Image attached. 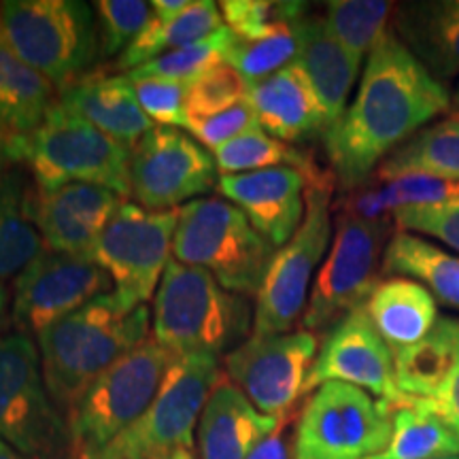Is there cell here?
Listing matches in <instances>:
<instances>
[{"mask_svg":"<svg viewBox=\"0 0 459 459\" xmlns=\"http://www.w3.org/2000/svg\"><path fill=\"white\" fill-rule=\"evenodd\" d=\"M449 107L445 85L389 30L366 60L353 102L324 134L334 181L347 192L366 186L395 149Z\"/></svg>","mask_w":459,"mask_h":459,"instance_id":"1","label":"cell"},{"mask_svg":"<svg viewBox=\"0 0 459 459\" xmlns=\"http://www.w3.org/2000/svg\"><path fill=\"white\" fill-rule=\"evenodd\" d=\"M147 304L128 308L115 291L99 296L37 336L48 392L68 419L79 398L115 361L149 338Z\"/></svg>","mask_w":459,"mask_h":459,"instance_id":"2","label":"cell"},{"mask_svg":"<svg viewBox=\"0 0 459 459\" xmlns=\"http://www.w3.org/2000/svg\"><path fill=\"white\" fill-rule=\"evenodd\" d=\"M254 317L251 298L223 290L203 268L172 257L153 296L152 334L179 358H220L254 334Z\"/></svg>","mask_w":459,"mask_h":459,"instance_id":"3","label":"cell"},{"mask_svg":"<svg viewBox=\"0 0 459 459\" xmlns=\"http://www.w3.org/2000/svg\"><path fill=\"white\" fill-rule=\"evenodd\" d=\"M0 37L57 94L88 77L100 56L96 11L82 0H3Z\"/></svg>","mask_w":459,"mask_h":459,"instance_id":"4","label":"cell"},{"mask_svg":"<svg viewBox=\"0 0 459 459\" xmlns=\"http://www.w3.org/2000/svg\"><path fill=\"white\" fill-rule=\"evenodd\" d=\"M274 254L277 247L226 198L204 196L179 209L172 257L203 268L223 290L255 298Z\"/></svg>","mask_w":459,"mask_h":459,"instance_id":"5","label":"cell"},{"mask_svg":"<svg viewBox=\"0 0 459 459\" xmlns=\"http://www.w3.org/2000/svg\"><path fill=\"white\" fill-rule=\"evenodd\" d=\"M177 359L179 355L152 336L102 372L66 419L71 459L96 457L139 421Z\"/></svg>","mask_w":459,"mask_h":459,"instance_id":"6","label":"cell"},{"mask_svg":"<svg viewBox=\"0 0 459 459\" xmlns=\"http://www.w3.org/2000/svg\"><path fill=\"white\" fill-rule=\"evenodd\" d=\"M334 183L332 172H324L307 186L302 223L294 237L277 249L255 296V336L285 334L302 319L313 281L332 243Z\"/></svg>","mask_w":459,"mask_h":459,"instance_id":"7","label":"cell"},{"mask_svg":"<svg viewBox=\"0 0 459 459\" xmlns=\"http://www.w3.org/2000/svg\"><path fill=\"white\" fill-rule=\"evenodd\" d=\"M0 440L28 459H71L66 419L56 409L30 336H0Z\"/></svg>","mask_w":459,"mask_h":459,"instance_id":"8","label":"cell"},{"mask_svg":"<svg viewBox=\"0 0 459 459\" xmlns=\"http://www.w3.org/2000/svg\"><path fill=\"white\" fill-rule=\"evenodd\" d=\"M220 377L217 355H183L172 364L145 415L91 459H166L192 451L198 419Z\"/></svg>","mask_w":459,"mask_h":459,"instance_id":"9","label":"cell"},{"mask_svg":"<svg viewBox=\"0 0 459 459\" xmlns=\"http://www.w3.org/2000/svg\"><path fill=\"white\" fill-rule=\"evenodd\" d=\"M132 149L60 105L28 136L26 166L34 186L60 187L91 183L130 196Z\"/></svg>","mask_w":459,"mask_h":459,"instance_id":"10","label":"cell"},{"mask_svg":"<svg viewBox=\"0 0 459 459\" xmlns=\"http://www.w3.org/2000/svg\"><path fill=\"white\" fill-rule=\"evenodd\" d=\"M389 221H366L341 211L328 254L313 281L300 319L304 332L332 330L364 307L378 285V266L389 243Z\"/></svg>","mask_w":459,"mask_h":459,"instance_id":"11","label":"cell"},{"mask_svg":"<svg viewBox=\"0 0 459 459\" xmlns=\"http://www.w3.org/2000/svg\"><path fill=\"white\" fill-rule=\"evenodd\" d=\"M389 434V402L359 387L325 383L304 404L291 459H372L385 449Z\"/></svg>","mask_w":459,"mask_h":459,"instance_id":"12","label":"cell"},{"mask_svg":"<svg viewBox=\"0 0 459 459\" xmlns=\"http://www.w3.org/2000/svg\"><path fill=\"white\" fill-rule=\"evenodd\" d=\"M179 209L147 211L124 203L102 230L91 260L113 281V291L128 308H139L156 296L172 260Z\"/></svg>","mask_w":459,"mask_h":459,"instance_id":"13","label":"cell"},{"mask_svg":"<svg viewBox=\"0 0 459 459\" xmlns=\"http://www.w3.org/2000/svg\"><path fill=\"white\" fill-rule=\"evenodd\" d=\"M220 186L215 158L183 130L156 126L130 156V196L147 211H175Z\"/></svg>","mask_w":459,"mask_h":459,"instance_id":"14","label":"cell"},{"mask_svg":"<svg viewBox=\"0 0 459 459\" xmlns=\"http://www.w3.org/2000/svg\"><path fill=\"white\" fill-rule=\"evenodd\" d=\"M108 291L113 281L91 257L57 254L45 247L15 277L11 325L17 334L39 336Z\"/></svg>","mask_w":459,"mask_h":459,"instance_id":"15","label":"cell"},{"mask_svg":"<svg viewBox=\"0 0 459 459\" xmlns=\"http://www.w3.org/2000/svg\"><path fill=\"white\" fill-rule=\"evenodd\" d=\"M317 351V336L311 332L251 334L223 355V370L262 415L285 419L304 394Z\"/></svg>","mask_w":459,"mask_h":459,"instance_id":"16","label":"cell"},{"mask_svg":"<svg viewBox=\"0 0 459 459\" xmlns=\"http://www.w3.org/2000/svg\"><path fill=\"white\" fill-rule=\"evenodd\" d=\"M325 383L359 387L385 402L406 395L395 381L394 351L377 332L366 304L342 317L328 332L307 377L304 394Z\"/></svg>","mask_w":459,"mask_h":459,"instance_id":"17","label":"cell"},{"mask_svg":"<svg viewBox=\"0 0 459 459\" xmlns=\"http://www.w3.org/2000/svg\"><path fill=\"white\" fill-rule=\"evenodd\" d=\"M124 203L117 192L91 183L34 186L30 215L48 249L91 257L102 230Z\"/></svg>","mask_w":459,"mask_h":459,"instance_id":"18","label":"cell"},{"mask_svg":"<svg viewBox=\"0 0 459 459\" xmlns=\"http://www.w3.org/2000/svg\"><path fill=\"white\" fill-rule=\"evenodd\" d=\"M307 186L304 172L277 166L243 175H221L217 192L238 206L262 237L274 247H283L302 223Z\"/></svg>","mask_w":459,"mask_h":459,"instance_id":"19","label":"cell"},{"mask_svg":"<svg viewBox=\"0 0 459 459\" xmlns=\"http://www.w3.org/2000/svg\"><path fill=\"white\" fill-rule=\"evenodd\" d=\"M285 419L262 415L221 372L198 419L200 459H247Z\"/></svg>","mask_w":459,"mask_h":459,"instance_id":"20","label":"cell"},{"mask_svg":"<svg viewBox=\"0 0 459 459\" xmlns=\"http://www.w3.org/2000/svg\"><path fill=\"white\" fill-rule=\"evenodd\" d=\"M247 100L254 107L260 128L290 145L325 134L330 128L324 105L296 62L262 82L249 83Z\"/></svg>","mask_w":459,"mask_h":459,"instance_id":"21","label":"cell"},{"mask_svg":"<svg viewBox=\"0 0 459 459\" xmlns=\"http://www.w3.org/2000/svg\"><path fill=\"white\" fill-rule=\"evenodd\" d=\"M57 105L128 149H134L147 132L156 128L141 108L134 85L126 74H88L79 83L60 91Z\"/></svg>","mask_w":459,"mask_h":459,"instance_id":"22","label":"cell"},{"mask_svg":"<svg viewBox=\"0 0 459 459\" xmlns=\"http://www.w3.org/2000/svg\"><path fill=\"white\" fill-rule=\"evenodd\" d=\"M294 30L298 39L296 65L307 74L332 126L347 108L361 62L338 43L325 17L304 13Z\"/></svg>","mask_w":459,"mask_h":459,"instance_id":"23","label":"cell"},{"mask_svg":"<svg viewBox=\"0 0 459 459\" xmlns=\"http://www.w3.org/2000/svg\"><path fill=\"white\" fill-rule=\"evenodd\" d=\"M395 37L438 82L459 74V0L400 4Z\"/></svg>","mask_w":459,"mask_h":459,"instance_id":"24","label":"cell"},{"mask_svg":"<svg viewBox=\"0 0 459 459\" xmlns=\"http://www.w3.org/2000/svg\"><path fill=\"white\" fill-rule=\"evenodd\" d=\"M366 311L392 351L419 342L438 321L434 296L421 283L406 277L378 281L366 302Z\"/></svg>","mask_w":459,"mask_h":459,"instance_id":"25","label":"cell"},{"mask_svg":"<svg viewBox=\"0 0 459 459\" xmlns=\"http://www.w3.org/2000/svg\"><path fill=\"white\" fill-rule=\"evenodd\" d=\"M389 443L372 459L459 457V434L438 415L432 400L404 395L389 402Z\"/></svg>","mask_w":459,"mask_h":459,"instance_id":"26","label":"cell"},{"mask_svg":"<svg viewBox=\"0 0 459 459\" xmlns=\"http://www.w3.org/2000/svg\"><path fill=\"white\" fill-rule=\"evenodd\" d=\"M383 274L421 283L436 302L459 311V257L412 232H395L385 247Z\"/></svg>","mask_w":459,"mask_h":459,"instance_id":"27","label":"cell"},{"mask_svg":"<svg viewBox=\"0 0 459 459\" xmlns=\"http://www.w3.org/2000/svg\"><path fill=\"white\" fill-rule=\"evenodd\" d=\"M394 361L400 392L429 400L459 361V319L438 317L421 341L394 351Z\"/></svg>","mask_w":459,"mask_h":459,"instance_id":"28","label":"cell"},{"mask_svg":"<svg viewBox=\"0 0 459 459\" xmlns=\"http://www.w3.org/2000/svg\"><path fill=\"white\" fill-rule=\"evenodd\" d=\"M56 85L22 62L0 37V122L30 136L57 105Z\"/></svg>","mask_w":459,"mask_h":459,"instance_id":"29","label":"cell"},{"mask_svg":"<svg viewBox=\"0 0 459 459\" xmlns=\"http://www.w3.org/2000/svg\"><path fill=\"white\" fill-rule=\"evenodd\" d=\"M423 175L432 179L459 181V113L419 130L378 166L372 179Z\"/></svg>","mask_w":459,"mask_h":459,"instance_id":"30","label":"cell"},{"mask_svg":"<svg viewBox=\"0 0 459 459\" xmlns=\"http://www.w3.org/2000/svg\"><path fill=\"white\" fill-rule=\"evenodd\" d=\"M226 28L220 4L213 0H194L186 13L172 22H160L152 17L143 34L115 62L113 71H134L169 51L187 48L213 37Z\"/></svg>","mask_w":459,"mask_h":459,"instance_id":"31","label":"cell"},{"mask_svg":"<svg viewBox=\"0 0 459 459\" xmlns=\"http://www.w3.org/2000/svg\"><path fill=\"white\" fill-rule=\"evenodd\" d=\"M30 196L32 187L20 169L0 175V281L17 277L45 251L30 215Z\"/></svg>","mask_w":459,"mask_h":459,"instance_id":"32","label":"cell"},{"mask_svg":"<svg viewBox=\"0 0 459 459\" xmlns=\"http://www.w3.org/2000/svg\"><path fill=\"white\" fill-rule=\"evenodd\" d=\"M213 158L220 177L290 166V169L304 172V177L311 183L325 172L315 164V160L307 152L290 145V143L274 139V136L264 132L262 128L245 132V134L215 149Z\"/></svg>","mask_w":459,"mask_h":459,"instance_id":"33","label":"cell"},{"mask_svg":"<svg viewBox=\"0 0 459 459\" xmlns=\"http://www.w3.org/2000/svg\"><path fill=\"white\" fill-rule=\"evenodd\" d=\"M394 4L385 0H334L325 4V24L349 54L361 62L385 39Z\"/></svg>","mask_w":459,"mask_h":459,"instance_id":"34","label":"cell"},{"mask_svg":"<svg viewBox=\"0 0 459 459\" xmlns=\"http://www.w3.org/2000/svg\"><path fill=\"white\" fill-rule=\"evenodd\" d=\"M294 26H283L260 39L232 37L223 51V60L237 68L247 83L262 82L296 62L298 39Z\"/></svg>","mask_w":459,"mask_h":459,"instance_id":"35","label":"cell"},{"mask_svg":"<svg viewBox=\"0 0 459 459\" xmlns=\"http://www.w3.org/2000/svg\"><path fill=\"white\" fill-rule=\"evenodd\" d=\"M230 39H232V32L228 28H223L221 32L204 39V41L169 51V54L160 56L156 60L126 73V77L130 82H139V79H166V82L187 85L194 79H198L200 74L209 71V68L223 62V51H226Z\"/></svg>","mask_w":459,"mask_h":459,"instance_id":"36","label":"cell"},{"mask_svg":"<svg viewBox=\"0 0 459 459\" xmlns=\"http://www.w3.org/2000/svg\"><path fill=\"white\" fill-rule=\"evenodd\" d=\"M226 28L237 39H260L283 26L296 24L307 13L302 3L273 0H223L220 3Z\"/></svg>","mask_w":459,"mask_h":459,"instance_id":"37","label":"cell"},{"mask_svg":"<svg viewBox=\"0 0 459 459\" xmlns=\"http://www.w3.org/2000/svg\"><path fill=\"white\" fill-rule=\"evenodd\" d=\"M249 83L240 77L234 66L226 60L200 74L192 83H187L186 113L189 122L211 117V115L226 111V108L247 100Z\"/></svg>","mask_w":459,"mask_h":459,"instance_id":"38","label":"cell"},{"mask_svg":"<svg viewBox=\"0 0 459 459\" xmlns=\"http://www.w3.org/2000/svg\"><path fill=\"white\" fill-rule=\"evenodd\" d=\"M94 7L102 57L124 54L153 17L152 3L145 0H99Z\"/></svg>","mask_w":459,"mask_h":459,"instance_id":"39","label":"cell"},{"mask_svg":"<svg viewBox=\"0 0 459 459\" xmlns=\"http://www.w3.org/2000/svg\"><path fill=\"white\" fill-rule=\"evenodd\" d=\"M139 105L153 124L164 128H187L189 119L186 113L187 85L166 79H139L132 82Z\"/></svg>","mask_w":459,"mask_h":459,"instance_id":"40","label":"cell"},{"mask_svg":"<svg viewBox=\"0 0 459 459\" xmlns=\"http://www.w3.org/2000/svg\"><path fill=\"white\" fill-rule=\"evenodd\" d=\"M392 221L398 232L423 234L459 254V200L451 204L402 209Z\"/></svg>","mask_w":459,"mask_h":459,"instance_id":"41","label":"cell"},{"mask_svg":"<svg viewBox=\"0 0 459 459\" xmlns=\"http://www.w3.org/2000/svg\"><path fill=\"white\" fill-rule=\"evenodd\" d=\"M260 128L257 115L251 107L249 100L238 102V105L226 108V111L211 115V117L196 119L189 122L187 130L196 136L200 145H206L209 149H220L237 136L245 134V132Z\"/></svg>","mask_w":459,"mask_h":459,"instance_id":"42","label":"cell"},{"mask_svg":"<svg viewBox=\"0 0 459 459\" xmlns=\"http://www.w3.org/2000/svg\"><path fill=\"white\" fill-rule=\"evenodd\" d=\"M429 400H432L438 415L459 434V361L453 366L449 377L445 378L443 385Z\"/></svg>","mask_w":459,"mask_h":459,"instance_id":"43","label":"cell"},{"mask_svg":"<svg viewBox=\"0 0 459 459\" xmlns=\"http://www.w3.org/2000/svg\"><path fill=\"white\" fill-rule=\"evenodd\" d=\"M26 149L28 136L0 122V175L13 170L17 164H26Z\"/></svg>","mask_w":459,"mask_h":459,"instance_id":"44","label":"cell"},{"mask_svg":"<svg viewBox=\"0 0 459 459\" xmlns=\"http://www.w3.org/2000/svg\"><path fill=\"white\" fill-rule=\"evenodd\" d=\"M283 423H281L271 436H266V438H264L262 443L249 453V457L247 459H290L291 449H290V443H287Z\"/></svg>","mask_w":459,"mask_h":459,"instance_id":"45","label":"cell"},{"mask_svg":"<svg viewBox=\"0 0 459 459\" xmlns=\"http://www.w3.org/2000/svg\"><path fill=\"white\" fill-rule=\"evenodd\" d=\"M192 3L194 0H156V3H152L153 17L160 22H172L186 13L192 7Z\"/></svg>","mask_w":459,"mask_h":459,"instance_id":"46","label":"cell"},{"mask_svg":"<svg viewBox=\"0 0 459 459\" xmlns=\"http://www.w3.org/2000/svg\"><path fill=\"white\" fill-rule=\"evenodd\" d=\"M7 324H11V311H9V291L4 287L3 281H0V332L7 328ZM3 336V334H0Z\"/></svg>","mask_w":459,"mask_h":459,"instance_id":"47","label":"cell"},{"mask_svg":"<svg viewBox=\"0 0 459 459\" xmlns=\"http://www.w3.org/2000/svg\"><path fill=\"white\" fill-rule=\"evenodd\" d=\"M0 459H28V457L22 455V453L17 451V449H13V446H11V445L3 443V440H0Z\"/></svg>","mask_w":459,"mask_h":459,"instance_id":"48","label":"cell"},{"mask_svg":"<svg viewBox=\"0 0 459 459\" xmlns=\"http://www.w3.org/2000/svg\"><path fill=\"white\" fill-rule=\"evenodd\" d=\"M166 459H196V457H194L192 451H179V453H172V455Z\"/></svg>","mask_w":459,"mask_h":459,"instance_id":"49","label":"cell"},{"mask_svg":"<svg viewBox=\"0 0 459 459\" xmlns=\"http://www.w3.org/2000/svg\"><path fill=\"white\" fill-rule=\"evenodd\" d=\"M455 102L459 105V85H457V91H455Z\"/></svg>","mask_w":459,"mask_h":459,"instance_id":"50","label":"cell"},{"mask_svg":"<svg viewBox=\"0 0 459 459\" xmlns=\"http://www.w3.org/2000/svg\"><path fill=\"white\" fill-rule=\"evenodd\" d=\"M436 459H459V457H436Z\"/></svg>","mask_w":459,"mask_h":459,"instance_id":"51","label":"cell"}]
</instances>
